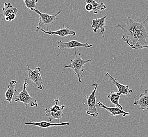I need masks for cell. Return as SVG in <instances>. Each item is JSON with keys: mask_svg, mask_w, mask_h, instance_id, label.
<instances>
[{"mask_svg": "<svg viewBox=\"0 0 148 137\" xmlns=\"http://www.w3.org/2000/svg\"><path fill=\"white\" fill-rule=\"evenodd\" d=\"M148 17L142 22H139L129 16L125 24L117 25L123 31L122 40L133 49H148V33L145 29Z\"/></svg>", "mask_w": 148, "mask_h": 137, "instance_id": "6da1fadb", "label": "cell"}, {"mask_svg": "<svg viewBox=\"0 0 148 137\" xmlns=\"http://www.w3.org/2000/svg\"><path fill=\"white\" fill-rule=\"evenodd\" d=\"M81 56V53L77 54L76 51H75V58L74 59L71 60V63H70L68 66H63V68H70L72 69L74 71V74L77 77L79 82H82V75L83 73L85 72L84 66L87 63H89V65L90 66L92 61L91 59L83 60Z\"/></svg>", "mask_w": 148, "mask_h": 137, "instance_id": "7a4b0ae2", "label": "cell"}, {"mask_svg": "<svg viewBox=\"0 0 148 137\" xmlns=\"http://www.w3.org/2000/svg\"><path fill=\"white\" fill-rule=\"evenodd\" d=\"M29 84L27 82V79H25L24 82L23 89L21 92H18L16 95H14V100L16 102L23 103L27 108L28 105H29L31 107H37L38 102L36 100L32 97L27 91V88Z\"/></svg>", "mask_w": 148, "mask_h": 137, "instance_id": "3957f363", "label": "cell"}, {"mask_svg": "<svg viewBox=\"0 0 148 137\" xmlns=\"http://www.w3.org/2000/svg\"><path fill=\"white\" fill-rule=\"evenodd\" d=\"M55 104L49 109H45V116L49 118V121L51 122L54 119H58V123H59L60 120L63 116H64V114L63 112V110L65 107V105H60L59 97H57L56 99H54Z\"/></svg>", "mask_w": 148, "mask_h": 137, "instance_id": "277c9868", "label": "cell"}, {"mask_svg": "<svg viewBox=\"0 0 148 137\" xmlns=\"http://www.w3.org/2000/svg\"><path fill=\"white\" fill-rule=\"evenodd\" d=\"M99 84L95 83L92 84L91 86H94L95 88L92 91L91 95L89 96L84 95L88 102V110L86 111V114L94 118L98 117L99 112L96 107V91L98 88Z\"/></svg>", "mask_w": 148, "mask_h": 137, "instance_id": "5b68a950", "label": "cell"}, {"mask_svg": "<svg viewBox=\"0 0 148 137\" xmlns=\"http://www.w3.org/2000/svg\"><path fill=\"white\" fill-rule=\"evenodd\" d=\"M27 66L26 71L27 73L28 79L37 85V89L43 90L44 89V86L40 73L41 68L40 67H38L34 70H32L28 64H27Z\"/></svg>", "mask_w": 148, "mask_h": 137, "instance_id": "8992f818", "label": "cell"}, {"mask_svg": "<svg viewBox=\"0 0 148 137\" xmlns=\"http://www.w3.org/2000/svg\"><path fill=\"white\" fill-rule=\"evenodd\" d=\"M39 31H41L44 33L47 34L50 36L53 35H56V36H59L60 37H66V36H76V32L72 30L70 26H68V27H65L64 25H63L62 27L59 30L52 31H51L50 28L47 29V31H45V30L42 29V28L39 27H36V32H38Z\"/></svg>", "mask_w": 148, "mask_h": 137, "instance_id": "52a82bcc", "label": "cell"}, {"mask_svg": "<svg viewBox=\"0 0 148 137\" xmlns=\"http://www.w3.org/2000/svg\"><path fill=\"white\" fill-rule=\"evenodd\" d=\"M31 10L34 11L39 15V24L38 27L40 28H41V27L43 26V25H49L51 24H53L54 22L56 20V17L58 16V15H59L61 12H62V10H61L56 12V13L54 14L53 15H50V14H48L47 13L40 12L37 9H32Z\"/></svg>", "mask_w": 148, "mask_h": 137, "instance_id": "ba28073f", "label": "cell"}, {"mask_svg": "<svg viewBox=\"0 0 148 137\" xmlns=\"http://www.w3.org/2000/svg\"><path fill=\"white\" fill-rule=\"evenodd\" d=\"M57 47L59 49L60 52L58 54L59 57L61 52L65 49H74L77 48H92L93 45L88 43H82L81 42H79L76 40H72L69 42H64L62 41H58L57 42Z\"/></svg>", "mask_w": 148, "mask_h": 137, "instance_id": "9c48e42d", "label": "cell"}, {"mask_svg": "<svg viewBox=\"0 0 148 137\" xmlns=\"http://www.w3.org/2000/svg\"><path fill=\"white\" fill-rule=\"evenodd\" d=\"M106 76L109 77L110 80L112 81L113 84H114L116 86L119 92L120 93L121 95H126L128 97L130 96L131 93L133 92V90L130 89L129 88V86H128L127 85H124V84H120L117 80V79L113 77L111 75H110L109 73H108V72L106 73Z\"/></svg>", "mask_w": 148, "mask_h": 137, "instance_id": "30bf717a", "label": "cell"}, {"mask_svg": "<svg viewBox=\"0 0 148 137\" xmlns=\"http://www.w3.org/2000/svg\"><path fill=\"white\" fill-rule=\"evenodd\" d=\"M107 18V15L104 16L100 18H95L92 20L91 24L93 28V31L95 33H97L99 30H100V33L102 35L103 38H104V33L106 31V20Z\"/></svg>", "mask_w": 148, "mask_h": 137, "instance_id": "8fae6325", "label": "cell"}, {"mask_svg": "<svg viewBox=\"0 0 148 137\" xmlns=\"http://www.w3.org/2000/svg\"><path fill=\"white\" fill-rule=\"evenodd\" d=\"M133 104L135 105H139L141 110H148V90L145 89V92L141 93L139 99L135 95Z\"/></svg>", "mask_w": 148, "mask_h": 137, "instance_id": "7c38bea8", "label": "cell"}, {"mask_svg": "<svg viewBox=\"0 0 148 137\" xmlns=\"http://www.w3.org/2000/svg\"><path fill=\"white\" fill-rule=\"evenodd\" d=\"M98 107L102 108L105 109L106 110L108 111L111 113V114L113 116V118H115V116L118 115H122L123 117H125L126 116H129L130 113L125 111L123 110H122L120 108L116 107H108L104 104H103L101 102H98L97 103Z\"/></svg>", "mask_w": 148, "mask_h": 137, "instance_id": "4fadbf2b", "label": "cell"}, {"mask_svg": "<svg viewBox=\"0 0 148 137\" xmlns=\"http://www.w3.org/2000/svg\"><path fill=\"white\" fill-rule=\"evenodd\" d=\"M25 125H34L37 126L42 128H47L51 127H59V126H65L69 125V122H65L62 123H54L47 121H40V122H27L25 123Z\"/></svg>", "mask_w": 148, "mask_h": 137, "instance_id": "5bb4252c", "label": "cell"}, {"mask_svg": "<svg viewBox=\"0 0 148 137\" xmlns=\"http://www.w3.org/2000/svg\"><path fill=\"white\" fill-rule=\"evenodd\" d=\"M17 84V81L12 80L8 85V90L5 94V97L6 98V101L9 102L10 104H11L12 99L14 98L16 93H18L16 90V86Z\"/></svg>", "mask_w": 148, "mask_h": 137, "instance_id": "9a60e30c", "label": "cell"}, {"mask_svg": "<svg viewBox=\"0 0 148 137\" xmlns=\"http://www.w3.org/2000/svg\"><path fill=\"white\" fill-rule=\"evenodd\" d=\"M3 15L4 18L9 16V15L12 14H17L18 10L16 8L12 6L10 3H5L4 4V7L2 9Z\"/></svg>", "mask_w": 148, "mask_h": 137, "instance_id": "2e32d148", "label": "cell"}, {"mask_svg": "<svg viewBox=\"0 0 148 137\" xmlns=\"http://www.w3.org/2000/svg\"><path fill=\"white\" fill-rule=\"evenodd\" d=\"M86 3L92 4L93 6V12L95 14L103 11L107 9V7L103 3H98L94 0H86Z\"/></svg>", "mask_w": 148, "mask_h": 137, "instance_id": "e0dca14e", "label": "cell"}, {"mask_svg": "<svg viewBox=\"0 0 148 137\" xmlns=\"http://www.w3.org/2000/svg\"><path fill=\"white\" fill-rule=\"evenodd\" d=\"M120 97H121V94L119 92H115L112 91L108 95V98L109 99L110 101L111 102V103H112L113 104L116 105V107L123 110V107L119 103V101Z\"/></svg>", "mask_w": 148, "mask_h": 137, "instance_id": "ac0fdd59", "label": "cell"}, {"mask_svg": "<svg viewBox=\"0 0 148 137\" xmlns=\"http://www.w3.org/2000/svg\"><path fill=\"white\" fill-rule=\"evenodd\" d=\"M24 2L27 9L31 10L36 9V4L38 2V0H24Z\"/></svg>", "mask_w": 148, "mask_h": 137, "instance_id": "d6986e66", "label": "cell"}, {"mask_svg": "<svg viewBox=\"0 0 148 137\" xmlns=\"http://www.w3.org/2000/svg\"><path fill=\"white\" fill-rule=\"evenodd\" d=\"M85 9L86 11H87L88 12H91L93 11V6L92 4H89V3H86V4L85 6Z\"/></svg>", "mask_w": 148, "mask_h": 137, "instance_id": "ffe728a7", "label": "cell"}, {"mask_svg": "<svg viewBox=\"0 0 148 137\" xmlns=\"http://www.w3.org/2000/svg\"><path fill=\"white\" fill-rule=\"evenodd\" d=\"M16 16V14H12V15H9V16L4 18V20H5V21L11 22V21H12V20H13L15 19Z\"/></svg>", "mask_w": 148, "mask_h": 137, "instance_id": "44dd1931", "label": "cell"}]
</instances>
